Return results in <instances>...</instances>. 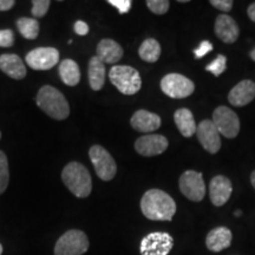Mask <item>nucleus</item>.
<instances>
[{"label": "nucleus", "mask_w": 255, "mask_h": 255, "mask_svg": "<svg viewBox=\"0 0 255 255\" xmlns=\"http://www.w3.org/2000/svg\"><path fill=\"white\" fill-rule=\"evenodd\" d=\"M141 210L151 221H171L176 213V203L165 191L150 189L142 197Z\"/></svg>", "instance_id": "1"}, {"label": "nucleus", "mask_w": 255, "mask_h": 255, "mask_svg": "<svg viewBox=\"0 0 255 255\" xmlns=\"http://www.w3.org/2000/svg\"><path fill=\"white\" fill-rule=\"evenodd\" d=\"M37 105L51 119L63 121L70 115V107L66 98L59 90L51 85H44L37 95Z\"/></svg>", "instance_id": "2"}, {"label": "nucleus", "mask_w": 255, "mask_h": 255, "mask_svg": "<svg viewBox=\"0 0 255 255\" xmlns=\"http://www.w3.org/2000/svg\"><path fill=\"white\" fill-rule=\"evenodd\" d=\"M62 180L76 197L84 199L91 194L92 180L87 167L78 162H70L62 171Z\"/></svg>", "instance_id": "3"}, {"label": "nucleus", "mask_w": 255, "mask_h": 255, "mask_svg": "<svg viewBox=\"0 0 255 255\" xmlns=\"http://www.w3.org/2000/svg\"><path fill=\"white\" fill-rule=\"evenodd\" d=\"M109 78L123 95L132 96L141 90L142 79L139 72L129 65H114L109 71Z\"/></svg>", "instance_id": "4"}, {"label": "nucleus", "mask_w": 255, "mask_h": 255, "mask_svg": "<svg viewBox=\"0 0 255 255\" xmlns=\"http://www.w3.org/2000/svg\"><path fill=\"white\" fill-rule=\"evenodd\" d=\"M90 246V242L84 232L71 229L65 232L58 239L55 246V255H83Z\"/></svg>", "instance_id": "5"}, {"label": "nucleus", "mask_w": 255, "mask_h": 255, "mask_svg": "<svg viewBox=\"0 0 255 255\" xmlns=\"http://www.w3.org/2000/svg\"><path fill=\"white\" fill-rule=\"evenodd\" d=\"M161 90L168 97L182 100L189 97L195 91V84L186 76L180 73H168L161 81Z\"/></svg>", "instance_id": "6"}, {"label": "nucleus", "mask_w": 255, "mask_h": 255, "mask_svg": "<svg viewBox=\"0 0 255 255\" xmlns=\"http://www.w3.org/2000/svg\"><path fill=\"white\" fill-rule=\"evenodd\" d=\"M91 163L94 164L96 174L103 181H111L116 176L117 165L113 156L101 145H92L89 150Z\"/></svg>", "instance_id": "7"}, {"label": "nucleus", "mask_w": 255, "mask_h": 255, "mask_svg": "<svg viewBox=\"0 0 255 255\" xmlns=\"http://www.w3.org/2000/svg\"><path fill=\"white\" fill-rule=\"evenodd\" d=\"M174 247V239L169 233L154 232L145 235L139 245L141 255H168Z\"/></svg>", "instance_id": "8"}, {"label": "nucleus", "mask_w": 255, "mask_h": 255, "mask_svg": "<svg viewBox=\"0 0 255 255\" xmlns=\"http://www.w3.org/2000/svg\"><path fill=\"white\" fill-rule=\"evenodd\" d=\"M213 123L219 130L220 135L227 137V138H234L240 132V120L237 113L227 107L216 108L213 113Z\"/></svg>", "instance_id": "9"}, {"label": "nucleus", "mask_w": 255, "mask_h": 255, "mask_svg": "<svg viewBox=\"0 0 255 255\" xmlns=\"http://www.w3.org/2000/svg\"><path fill=\"white\" fill-rule=\"evenodd\" d=\"M181 193L187 199L194 202H200L206 196V183L201 173L194 170H187L181 175L178 181Z\"/></svg>", "instance_id": "10"}, {"label": "nucleus", "mask_w": 255, "mask_h": 255, "mask_svg": "<svg viewBox=\"0 0 255 255\" xmlns=\"http://www.w3.org/2000/svg\"><path fill=\"white\" fill-rule=\"evenodd\" d=\"M59 62V51L55 47H37L26 55V63L31 69L45 71Z\"/></svg>", "instance_id": "11"}, {"label": "nucleus", "mask_w": 255, "mask_h": 255, "mask_svg": "<svg viewBox=\"0 0 255 255\" xmlns=\"http://www.w3.org/2000/svg\"><path fill=\"white\" fill-rule=\"evenodd\" d=\"M169 142L167 137L162 135H144L138 137L135 142V150L139 155L145 156V157H151V156H157L163 154L168 149Z\"/></svg>", "instance_id": "12"}, {"label": "nucleus", "mask_w": 255, "mask_h": 255, "mask_svg": "<svg viewBox=\"0 0 255 255\" xmlns=\"http://www.w3.org/2000/svg\"><path fill=\"white\" fill-rule=\"evenodd\" d=\"M197 138L201 145L210 154H216L221 149V137L212 120H205L196 129Z\"/></svg>", "instance_id": "13"}, {"label": "nucleus", "mask_w": 255, "mask_h": 255, "mask_svg": "<svg viewBox=\"0 0 255 255\" xmlns=\"http://www.w3.org/2000/svg\"><path fill=\"white\" fill-rule=\"evenodd\" d=\"M233 184L228 177L218 175L213 177L209 184V197L215 207H222L231 199Z\"/></svg>", "instance_id": "14"}, {"label": "nucleus", "mask_w": 255, "mask_h": 255, "mask_svg": "<svg viewBox=\"0 0 255 255\" xmlns=\"http://www.w3.org/2000/svg\"><path fill=\"white\" fill-rule=\"evenodd\" d=\"M255 98V83L251 79H244L232 89L228 95V102L233 107H245Z\"/></svg>", "instance_id": "15"}, {"label": "nucleus", "mask_w": 255, "mask_h": 255, "mask_svg": "<svg viewBox=\"0 0 255 255\" xmlns=\"http://www.w3.org/2000/svg\"><path fill=\"white\" fill-rule=\"evenodd\" d=\"M215 34L223 43L233 44L237 41L240 30L237 21L228 14H220L215 20Z\"/></svg>", "instance_id": "16"}, {"label": "nucleus", "mask_w": 255, "mask_h": 255, "mask_svg": "<svg viewBox=\"0 0 255 255\" xmlns=\"http://www.w3.org/2000/svg\"><path fill=\"white\" fill-rule=\"evenodd\" d=\"M161 117L154 113H150L148 110H137L135 114L132 115L131 120H130V124L136 131L150 133L152 131H156L159 127H161Z\"/></svg>", "instance_id": "17"}, {"label": "nucleus", "mask_w": 255, "mask_h": 255, "mask_svg": "<svg viewBox=\"0 0 255 255\" xmlns=\"http://www.w3.org/2000/svg\"><path fill=\"white\" fill-rule=\"evenodd\" d=\"M233 234L227 227H216L208 233L206 238V246L209 251L221 252L231 246Z\"/></svg>", "instance_id": "18"}, {"label": "nucleus", "mask_w": 255, "mask_h": 255, "mask_svg": "<svg viewBox=\"0 0 255 255\" xmlns=\"http://www.w3.org/2000/svg\"><path fill=\"white\" fill-rule=\"evenodd\" d=\"M0 70L13 79H23L26 76V68L21 58L17 55L0 56Z\"/></svg>", "instance_id": "19"}, {"label": "nucleus", "mask_w": 255, "mask_h": 255, "mask_svg": "<svg viewBox=\"0 0 255 255\" xmlns=\"http://www.w3.org/2000/svg\"><path fill=\"white\" fill-rule=\"evenodd\" d=\"M123 49L113 39H102L97 45V56L104 64H116L123 57Z\"/></svg>", "instance_id": "20"}, {"label": "nucleus", "mask_w": 255, "mask_h": 255, "mask_svg": "<svg viewBox=\"0 0 255 255\" xmlns=\"http://www.w3.org/2000/svg\"><path fill=\"white\" fill-rule=\"evenodd\" d=\"M174 121L178 131L181 132V135L183 137L189 138V137L196 133L197 126L195 123V119H194V115L189 109L182 108V109L175 111Z\"/></svg>", "instance_id": "21"}, {"label": "nucleus", "mask_w": 255, "mask_h": 255, "mask_svg": "<svg viewBox=\"0 0 255 255\" xmlns=\"http://www.w3.org/2000/svg\"><path fill=\"white\" fill-rule=\"evenodd\" d=\"M89 84L94 91H100L105 83V65L97 56H94L89 62Z\"/></svg>", "instance_id": "22"}, {"label": "nucleus", "mask_w": 255, "mask_h": 255, "mask_svg": "<svg viewBox=\"0 0 255 255\" xmlns=\"http://www.w3.org/2000/svg\"><path fill=\"white\" fill-rule=\"evenodd\" d=\"M58 71L60 79L69 87H76L81 81V70L75 60L64 59L59 64Z\"/></svg>", "instance_id": "23"}, {"label": "nucleus", "mask_w": 255, "mask_h": 255, "mask_svg": "<svg viewBox=\"0 0 255 255\" xmlns=\"http://www.w3.org/2000/svg\"><path fill=\"white\" fill-rule=\"evenodd\" d=\"M138 56L142 60L148 63L157 62L161 57V45L154 38H148L141 44L138 49Z\"/></svg>", "instance_id": "24"}, {"label": "nucleus", "mask_w": 255, "mask_h": 255, "mask_svg": "<svg viewBox=\"0 0 255 255\" xmlns=\"http://www.w3.org/2000/svg\"><path fill=\"white\" fill-rule=\"evenodd\" d=\"M17 27L21 36L26 39L33 40L39 34V23L34 18H19L17 20Z\"/></svg>", "instance_id": "25"}, {"label": "nucleus", "mask_w": 255, "mask_h": 255, "mask_svg": "<svg viewBox=\"0 0 255 255\" xmlns=\"http://www.w3.org/2000/svg\"><path fill=\"white\" fill-rule=\"evenodd\" d=\"M9 173H8V162L6 155L0 150V195L6 190L8 186Z\"/></svg>", "instance_id": "26"}, {"label": "nucleus", "mask_w": 255, "mask_h": 255, "mask_svg": "<svg viewBox=\"0 0 255 255\" xmlns=\"http://www.w3.org/2000/svg\"><path fill=\"white\" fill-rule=\"evenodd\" d=\"M226 68H227V57L219 55L212 63L206 66V70L210 73H213L215 77H219V76H221L225 72Z\"/></svg>", "instance_id": "27"}, {"label": "nucleus", "mask_w": 255, "mask_h": 255, "mask_svg": "<svg viewBox=\"0 0 255 255\" xmlns=\"http://www.w3.org/2000/svg\"><path fill=\"white\" fill-rule=\"evenodd\" d=\"M146 6H148V8L150 9L152 13L162 15L169 11L170 2L168 0H148L146 1Z\"/></svg>", "instance_id": "28"}, {"label": "nucleus", "mask_w": 255, "mask_h": 255, "mask_svg": "<svg viewBox=\"0 0 255 255\" xmlns=\"http://www.w3.org/2000/svg\"><path fill=\"white\" fill-rule=\"evenodd\" d=\"M51 5L50 0H33L31 13L34 18H41L46 14Z\"/></svg>", "instance_id": "29"}, {"label": "nucleus", "mask_w": 255, "mask_h": 255, "mask_svg": "<svg viewBox=\"0 0 255 255\" xmlns=\"http://www.w3.org/2000/svg\"><path fill=\"white\" fill-rule=\"evenodd\" d=\"M14 44V33L12 30H0V47H11Z\"/></svg>", "instance_id": "30"}, {"label": "nucleus", "mask_w": 255, "mask_h": 255, "mask_svg": "<svg viewBox=\"0 0 255 255\" xmlns=\"http://www.w3.org/2000/svg\"><path fill=\"white\" fill-rule=\"evenodd\" d=\"M110 5H113L115 8L119 9V12L121 14H126L130 11L131 8L132 2L130 0H109Z\"/></svg>", "instance_id": "31"}, {"label": "nucleus", "mask_w": 255, "mask_h": 255, "mask_svg": "<svg viewBox=\"0 0 255 255\" xmlns=\"http://www.w3.org/2000/svg\"><path fill=\"white\" fill-rule=\"evenodd\" d=\"M212 50L213 44L208 40H203L199 45V47H196V49L194 50V55H195V58H202V57L208 55L209 52H212Z\"/></svg>", "instance_id": "32"}, {"label": "nucleus", "mask_w": 255, "mask_h": 255, "mask_svg": "<svg viewBox=\"0 0 255 255\" xmlns=\"http://www.w3.org/2000/svg\"><path fill=\"white\" fill-rule=\"evenodd\" d=\"M210 5L222 12H229L232 11L234 2L232 0H210Z\"/></svg>", "instance_id": "33"}, {"label": "nucleus", "mask_w": 255, "mask_h": 255, "mask_svg": "<svg viewBox=\"0 0 255 255\" xmlns=\"http://www.w3.org/2000/svg\"><path fill=\"white\" fill-rule=\"evenodd\" d=\"M75 32L78 36H87L89 33V26L85 21L78 20L75 23Z\"/></svg>", "instance_id": "34"}, {"label": "nucleus", "mask_w": 255, "mask_h": 255, "mask_svg": "<svg viewBox=\"0 0 255 255\" xmlns=\"http://www.w3.org/2000/svg\"><path fill=\"white\" fill-rule=\"evenodd\" d=\"M15 5L14 0H0V11H8Z\"/></svg>", "instance_id": "35"}, {"label": "nucleus", "mask_w": 255, "mask_h": 255, "mask_svg": "<svg viewBox=\"0 0 255 255\" xmlns=\"http://www.w3.org/2000/svg\"><path fill=\"white\" fill-rule=\"evenodd\" d=\"M247 13H248V17H250L251 20L255 23V2L250 5V7H248V9H247Z\"/></svg>", "instance_id": "36"}, {"label": "nucleus", "mask_w": 255, "mask_h": 255, "mask_svg": "<svg viewBox=\"0 0 255 255\" xmlns=\"http://www.w3.org/2000/svg\"><path fill=\"white\" fill-rule=\"evenodd\" d=\"M251 183H252V186H253V188L255 189V170L251 174Z\"/></svg>", "instance_id": "37"}, {"label": "nucleus", "mask_w": 255, "mask_h": 255, "mask_svg": "<svg viewBox=\"0 0 255 255\" xmlns=\"http://www.w3.org/2000/svg\"><path fill=\"white\" fill-rule=\"evenodd\" d=\"M250 56H251V58H252V59H253V60H254V62H255V47H254V49H253V50H252V51H251V55H250Z\"/></svg>", "instance_id": "38"}, {"label": "nucleus", "mask_w": 255, "mask_h": 255, "mask_svg": "<svg viewBox=\"0 0 255 255\" xmlns=\"http://www.w3.org/2000/svg\"><path fill=\"white\" fill-rule=\"evenodd\" d=\"M234 215L238 216V218H239V216H241V210H238V212H235Z\"/></svg>", "instance_id": "39"}, {"label": "nucleus", "mask_w": 255, "mask_h": 255, "mask_svg": "<svg viewBox=\"0 0 255 255\" xmlns=\"http://www.w3.org/2000/svg\"><path fill=\"white\" fill-rule=\"evenodd\" d=\"M2 254V246H1V244H0V255Z\"/></svg>", "instance_id": "40"}, {"label": "nucleus", "mask_w": 255, "mask_h": 255, "mask_svg": "<svg viewBox=\"0 0 255 255\" xmlns=\"http://www.w3.org/2000/svg\"><path fill=\"white\" fill-rule=\"evenodd\" d=\"M0 138H1V132H0Z\"/></svg>", "instance_id": "41"}]
</instances>
